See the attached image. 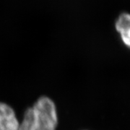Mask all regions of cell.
Wrapping results in <instances>:
<instances>
[{"label": "cell", "mask_w": 130, "mask_h": 130, "mask_svg": "<svg viewBox=\"0 0 130 130\" xmlns=\"http://www.w3.org/2000/svg\"><path fill=\"white\" fill-rule=\"evenodd\" d=\"M57 125L55 103L50 98L41 96L26 109L18 130H56Z\"/></svg>", "instance_id": "cell-1"}, {"label": "cell", "mask_w": 130, "mask_h": 130, "mask_svg": "<svg viewBox=\"0 0 130 130\" xmlns=\"http://www.w3.org/2000/svg\"><path fill=\"white\" fill-rule=\"evenodd\" d=\"M19 123L14 109L8 104L0 102V130H18Z\"/></svg>", "instance_id": "cell-2"}, {"label": "cell", "mask_w": 130, "mask_h": 130, "mask_svg": "<svg viewBox=\"0 0 130 130\" xmlns=\"http://www.w3.org/2000/svg\"><path fill=\"white\" fill-rule=\"evenodd\" d=\"M116 30L119 33L130 31V14H121L116 22Z\"/></svg>", "instance_id": "cell-3"}, {"label": "cell", "mask_w": 130, "mask_h": 130, "mask_svg": "<svg viewBox=\"0 0 130 130\" xmlns=\"http://www.w3.org/2000/svg\"><path fill=\"white\" fill-rule=\"evenodd\" d=\"M120 36H121V41L124 43V44L130 49V31L120 33Z\"/></svg>", "instance_id": "cell-4"}]
</instances>
